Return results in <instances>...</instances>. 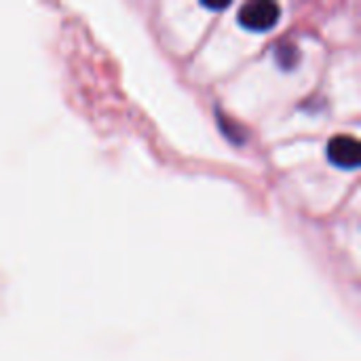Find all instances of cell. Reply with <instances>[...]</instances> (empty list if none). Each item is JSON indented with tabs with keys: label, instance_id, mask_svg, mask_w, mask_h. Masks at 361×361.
<instances>
[{
	"label": "cell",
	"instance_id": "7a4b0ae2",
	"mask_svg": "<svg viewBox=\"0 0 361 361\" xmlns=\"http://www.w3.org/2000/svg\"><path fill=\"white\" fill-rule=\"evenodd\" d=\"M326 154L332 165L338 169H357L360 167V142L351 135H334L326 148Z\"/></svg>",
	"mask_w": 361,
	"mask_h": 361
},
{
	"label": "cell",
	"instance_id": "6da1fadb",
	"mask_svg": "<svg viewBox=\"0 0 361 361\" xmlns=\"http://www.w3.org/2000/svg\"><path fill=\"white\" fill-rule=\"evenodd\" d=\"M281 6L273 0H252L239 8V23L250 32H269L277 25Z\"/></svg>",
	"mask_w": 361,
	"mask_h": 361
}]
</instances>
